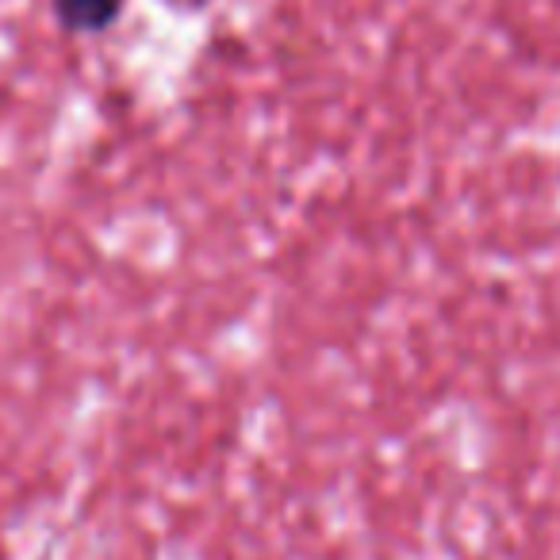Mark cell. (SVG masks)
Returning a JSON list of instances; mask_svg holds the SVG:
<instances>
[{
  "instance_id": "1",
  "label": "cell",
  "mask_w": 560,
  "mask_h": 560,
  "mask_svg": "<svg viewBox=\"0 0 560 560\" xmlns=\"http://www.w3.org/2000/svg\"><path fill=\"white\" fill-rule=\"evenodd\" d=\"M127 0H50V16L70 35H104L119 24Z\"/></svg>"
},
{
  "instance_id": "2",
  "label": "cell",
  "mask_w": 560,
  "mask_h": 560,
  "mask_svg": "<svg viewBox=\"0 0 560 560\" xmlns=\"http://www.w3.org/2000/svg\"><path fill=\"white\" fill-rule=\"evenodd\" d=\"M165 4H173V9H188V12H200V9H208L211 0H165Z\"/></svg>"
}]
</instances>
